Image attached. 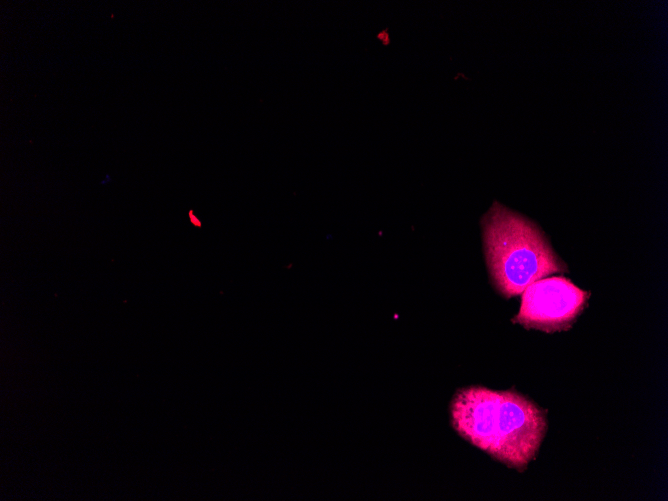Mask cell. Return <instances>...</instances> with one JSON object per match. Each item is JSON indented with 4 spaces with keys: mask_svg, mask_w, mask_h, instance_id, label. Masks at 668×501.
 <instances>
[{
    "mask_svg": "<svg viewBox=\"0 0 668 501\" xmlns=\"http://www.w3.org/2000/svg\"><path fill=\"white\" fill-rule=\"evenodd\" d=\"M450 420L462 438L518 471L535 458L547 429L545 412L527 397L482 386L455 393Z\"/></svg>",
    "mask_w": 668,
    "mask_h": 501,
    "instance_id": "1",
    "label": "cell"
},
{
    "mask_svg": "<svg viewBox=\"0 0 668 501\" xmlns=\"http://www.w3.org/2000/svg\"><path fill=\"white\" fill-rule=\"evenodd\" d=\"M189 217L191 218V222H192L194 225L199 226V227L201 226L200 221L193 215L192 210L189 211Z\"/></svg>",
    "mask_w": 668,
    "mask_h": 501,
    "instance_id": "4",
    "label": "cell"
},
{
    "mask_svg": "<svg viewBox=\"0 0 668 501\" xmlns=\"http://www.w3.org/2000/svg\"><path fill=\"white\" fill-rule=\"evenodd\" d=\"M589 295L565 277L542 278L522 292L521 307L513 322L548 333L567 330Z\"/></svg>",
    "mask_w": 668,
    "mask_h": 501,
    "instance_id": "3",
    "label": "cell"
},
{
    "mask_svg": "<svg viewBox=\"0 0 668 501\" xmlns=\"http://www.w3.org/2000/svg\"><path fill=\"white\" fill-rule=\"evenodd\" d=\"M482 228L492 283L506 298L566 269L532 222L497 202L483 217Z\"/></svg>",
    "mask_w": 668,
    "mask_h": 501,
    "instance_id": "2",
    "label": "cell"
}]
</instances>
